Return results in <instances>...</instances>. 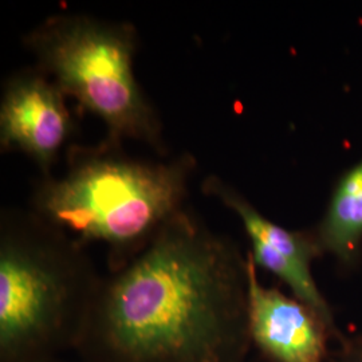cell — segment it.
Here are the masks:
<instances>
[{
  "label": "cell",
  "instance_id": "1",
  "mask_svg": "<svg viewBox=\"0 0 362 362\" xmlns=\"http://www.w3.org/2000/svg\"><path fill=\"white\" fill-rule=\"evenodd\" d=\"M247 252L185 208L103 276L81 362H246Z\"/></svg>",
  "mask_w": 362,
  "mask_h": 362
},
{
  "label": "cell",
  "instance_id": "2",
  "mask_svg": "<svg viewBox=\"0 0 362 362\" xmlns=\"http://www.w3.org/2000/svg\"><path fill=\"white\" fill-rule=\"evenodd\" d=\"M197 160L182 152L164 161L128 155L122 144H71L65 172L39 176L28 208L81 245L106 247L109 272L149 246L187 206Z\"/></svg>",
  "mask_w": 362,
  "mask_h": 362
},
{
  "label": "cell",
  "instance_id": "3",
  "mask_svg": "<svg viewBox=\"0 0 362 362\" xmlns=\"http://www.w3.org/2000/svg\"><path fill=\"white\" fill-rule=\"evenodd\" d=\"M101 279L86 246L30 208H3L0 362L77 351Z\"/></svg>",
  "mask_w": 362,
  "mask_h": 362
},
{
  "label": "cell",
  "instance_id": "4",
  "mask_svg": "<svg viewBox=\"0 0 362 362\" xmlns=\"http://www.w3.org/2000/svg\"><path fill=\"white\" fill-rule=\"evenodd\" d=\"M35 65L77 104L100 118L105 140H133L168 155L163 121L134 71L137 28L85 13H58L23 37Z\"/></svg>",
  "mask_w": 362,
  "mask_h": 362
},
{
  "label": "cell",
  "instance_id": "5",
  "mask_svg": "<svg viewBox=\"0 0 362 362\" xmlns=\"http://www.w3.org/2000/svg\"><path fill=\"white\" fill-rule=\"evenodd\" d=\"M77 125L67 97L37 66L13 71L0 101L1 152H19L40 176H52L61 151L70 146Z\"/></svg>",
  "mask_w": 362,
  "mask_h": 362
},
{
  "label": "cell",
  "instance_id": "6",
  "mask_svg": "<svg viewBox=\"0 0 362 362\" xmlns=\"http://www.w3.org/2000/svg\"><path fill=\"white\" fill-rule=\"evenodd\" d=\"M247 324L251 346L267 362H329L336 330L305 302L262 284L247 252Z\"/></svg>",
  "mask_w": 362,
  "mask_h": 362
},
{
  "label": "cell",
  "instance_id": "7",
  "mask_svg": "<svg viewBox=\"0 0 362 362\" xmlns=\"http://www.w3.org/2000/svg\"><path fill=\"white\" fill-rule=\"evenodd\" d=\"M325 255L342 272L362 260V158L337 180L321 220L311 228Z\"/></svg>",
  "mask_w": 362,
  "mask_h": 362
},
{
  "label": "cell",
  "instance_id": "8",
  "mask_svg": "<svg viewBox=\"0 0 362 362\" xmlns=\"http://www.w3.org/2000/svg\"><path fill=\"white\" fill-rule=\"evenodd\" d=\"M202 191L214 197L238 216L246 230L250 242L269 247L279 257L305 272L324 254L313 230H288L266 218L245 194L216 175H208L202 181Z\"/></svg>",
  "mask_w": 362,
  "mask_h": 362
},
{
  "label": "cell",
  "instance_id": "9",
  "mask_svg": "<svg viewBox=\"0 0 362 362\" xmlns=\"http://www.w3.org/2000/svg\"><path fill=\"white\" fill-rule=\"evenodd\" d=\"M329 362H362V336H345L336 342Z\"/></svg>",
  "mask_w": 362,
  "mask_h": 362
},
{
  "label": "cell",
  "instance_id": "10",
  "mask_svg": "<svg viewBox=\"0 0 362 362\" xmlns=\"http://www.w3.org/2000/svg\"><path fill=\"white\" fill-rule=\"evenodd\" d=\"M40 362H81L79 360L77 361H70V360H67L65 357H59V358H52V360H46V361H40Z\"/></svg>",
  "mask_w": 362,
  "mask_h": 362
}]
</instances>
